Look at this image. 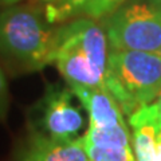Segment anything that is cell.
I'll return each mask as SVG.
<instances>
[{
    "mask_svg": "<svg viewBox=\"0 0 161 161\" xmlns=\"http://www.w3.org/2000/svg\"><path fill=\"white\" fill-rule=\"evenodd\" d=\"M129 124L133 129L152 125L161 132V92L154 101L138 108L134 113L129 115Z\"/></svg>",
    "mask_w": 161,
    "mask_h": 161,
    "instance_id": "11",
    "label": "cell"
},
{
    "mask_svg": "<svg viewBox=\"0 0 161 161\" xmlns=\"http://www.w3.org/2000/svg\"><path fill=\"white\" fill-rule=\"evenodd\" d=\"M9 103V94H8V85L4 73L0 69V119H4L8 112Z\"/></svg>",
    "mask_w": 161,
    "mask_h": 161,
    "instance_id": "14",
    "label": "cell"
},
{
    "mask_svg": "<svg viewBox=\"0 0 161 161\" xmlns=\"http://www.w3.org/2000/svg\"><path fill=\"white\" fill-rule=\"evenodd\" d=\"M19 2V0H0V4H14Z\"/></svg>",
    "mask_w": 161,
    "mask_h": 161,
    "instance_id": "15",
    "label": "cell"
},
{
    "mask_svg": "<svg viewBox=\"0 0 161 161\" xmlns=\"http://www.w3.org/2000/svg\"><path fill=\"white\" fill-rule=\"evenodd\" d=\"M89 161H136L134 153L130 147L109 148L85 142Z\"/></svg>",
    "mask_w": 161,
    "mask_h": 161,
    "instance_id": "12",
    "label": "cell"
},
{
    "mask_svg": "<svg viewBox=\"0 0 161 161\" xmlns=\"http://www.w3.org/2000/svg\"><path fill=\"white\" fill-rule=\"evenodd\" d=\"M105 85L130 115L161 92V54L109 48Z\"/></svg>",
    "mask_w": 161,
    "mask_h": 161,
    "instance_id": "1",
    "label": "cell"
},
{
    "mask_svg": "<svg viewBox=\"0 0 161 161\" xmlns=\"http://www.w3.org/2000/svg\"><path fill=\"white\" fill-rule=\"evenodd\" d=\"M112 50L161 53V4L134 2L119 6L106 19Z\"/></svg>",
    "mask_w": 161,
    "mask_h": 161,
    "instance_id": "3",
    "label": "cell"
},
{
    "mask_svg": "<svg viewBox=\"0 0 161 161\" xmlns=\"http://www.w3.org/2000/svg\"><path fill=\"white\" fill-rule=\"evenodd\" d=\"M20 161H89L83 137L55 138L36 133L30 140Z\"/></svg>",
    "mask_w": 161,
    "mask_h": 161,
    "instance_id": "6",
    "label": "cell"
},
{
    "mask_svg": "<svg viewBox=\"0 0 161 161\" xmlns=\"http://www.w3.org/2000/svg\"><path fill=\"white\" fill-rule=\"evenodd\" d=\"M70 90L77 95L87 110L90 125L93 126H112L125 122L119 105L105 86H82L73 85Z\"/></svg>",
    "mask_w": 161,
    "mask_h": 161,
    "instance_id": "7",
    "label": "cell"
},
{
    "mask_svg": "<svg viewBox=\"0 0 161 161\" xmlns=\"http://www.w3.org/2000/svg\"><path fill=\"white\" fill-rule=\"evenodd\" d=\"M55 48H70L85 55L101 71H106L109 44L106 32L93 19H78L57 28Z\"/></svg>",
    "mask_w": 161,
    "mask_h": 161,
    "instance_id": "4",
    "label": "cell"
},
{
    "mask_svg": "<svg viewBox=\"0 0 161 161\" xmlns=\"http://www.w3.org/2000/svg\"><path fill=\"white\" fill-rule=\"evenodd\" d=\"M85 142L99 145L109 148H122L130 147L132 136L125 122H121L112 126H93L89 125L86 134L83 136Z\"/></svg>",
    "mask_w": 161,
    "mask_h": 161,
    "instance_id": "9",
    "label": "cell"
},
{
    "mask_svg": "<svg viewBox=\"0 0 161 161\" xmlns=\"http://www.w3.org/2000/svg\"><path fill=\"white\" fill-rule=\"evenodd\" d=\"M157 133L158 130L152 125L133 129L132 142L136 161H158Z\"/></svg>",
    "mask_w": 161,
    "mask_h": 161,
    "instance_id": "10",
    "label": "cell"
},
{
    "mask_svg": "<svg viewBox=\"0 0 161 161\" xmlns=\"http://www.w3.org/2000/svg\"><path fill=\"white\" fill-rule=\"evenodd\" d=\"M160 54H161V53H160Z\"/></svg>",
    "mask_w": 161,
    "mask_h": 161,
    "instance_id": "16",
    "label": "cell"
},
{
    "mask_svg": "<svg viewBox=\"0 0 161 161\" xmlns=\"http://www.w3.org/2000/svg\"><path fill=\"white\" fill-rule=\"evenodd\" d=\"M57 30L44 22L39 9L22 6L0 12V54L26 70L53 63Z\"/></svg>",
    "mask_w": 161,
    "mask_h": 161,
    "instance_id": "2",
    "label": "cell"
},
{
    "mask_svg": "<svg viewBox=\"0 0 161 161\" xmlns=\"http://www.w3.org/2000/svg\"><path fill=\"white\" fill-rule=\"evenodd\" d=\"M47 3L46 19L54 23L75 15V11L83 0H43Z\"/></svg>",
    "mask_w": 161,
    "mask_h": 161,
    "instance_id": "13",
    "label": "cell"
},
{
    "mask_svg": "<svg viewBox=\"0 0 161 161\" xmlns=\"http://www.w3.org/2000/svg\"><path fill=\"white\" fill-rule=\"evenodd\" d=\"M53 62L70 86H105V73L75 50L55 48Z\"/></svg>",
    "mask_w": 161,
    "mask_h": 161,
    "instance_id": "8",
    "label": "cell"
},
{
    "mask_svg": "<svg viewBox=\"0 0 161 161\" xmlns=\"http://www.w3.org/2000/svg\"><path fill=\"white\" fill-rule=\"evenodd\" d=\"M71 90L55 89L47 90L40 106V125L44 133L55 138L78 137L83 126V118L79 110L71 103Z\"/></svg>",
    "mask_w": 161,
    "mask_h": 161,
    "instance_id": "5",
    "label": "cell"
}]
</instances>
